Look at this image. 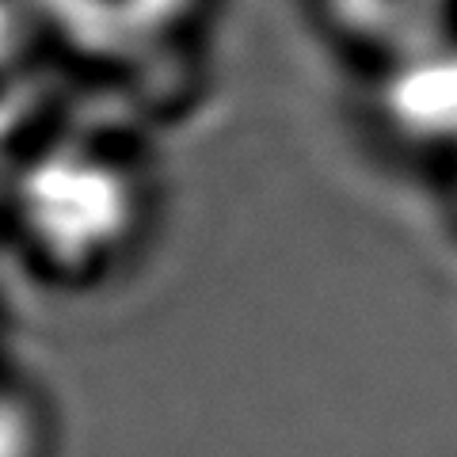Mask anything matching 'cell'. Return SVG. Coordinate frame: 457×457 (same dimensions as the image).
<instances>
[{
    "label": "cell",
    "instance_id": "1",
    "mask_svg": "<svg viewBox=\"0 0 457 457\" xmlns=\"http://www.w3.org/2000/svg\"><path fill=\"white\" fill-rule=\"evenodd\" d=\"M12 206L31 248L65 275L104 267L141 225L134 171L88 141H54L12 176Z\"/></svg>",
    "mask_w": 457,
    "mask_h": 457
},
{
    "label": "cell",
    "instance_id": "2",
    "mask_svg": "<svg viewBox=\"0 0 457 457\" xmlns=\"http://www.w3.org/2000/svg\"><path fill=\"white\" fill-rule=\"evenodd\" d=\"M35 20L96 62H134L161 50L198 0H31Z\"/></svg>",
    "mask_w": 457,
    "mask_h": 457
},
{
    "label": "cell",
    "instance_id": "3",
    "mask_svg": "<svg viewBox=\"0 0 457 457\" xmlns=\"http://www.w3.org/2000/svg\"><path fill=\"white\" fill-rule=\"evenodd\" d=\"M381 111L393 130L420 145L457 149V46L450 38L389 57Z\"/></svg>",
    "mask_w": 457,
    "mask_h": 457
},
{
    "label": "cell",
    "instance_id": "4",
    "mask_svg": "<svg viewBox=\"0 0 457 457\" xmlns=\"http://www.w3.org/2000/svg\"><path fill=\"white\" fill-rule=\"evenodd\" d=\"M343 35L389 57L446 38L457 0H324Z\"/></svg>",
    "mask_w": 457,
    "mask_h": 457
},
{
    "label": "cell",
    "instance_id": "5",
    "mask_svg": "<svg viewBox=\"0 0 457 457\" xmlns=\"http://www.w3.org/2000/svg\"><path fill=\"white\" fill-rule=\"evenodd\" d=\"M35 423L20 396L0 389V457H31Z\"/></svg>",
    "mask_w": 457,
    "mask_h": 457
},
{
    "label": "cell",
    "instance_id": "6",
    "mask_svg": "<svg viewBox=\"0 0 457 457\" xmlns=\"http://www.w3.org/2000/svg\"><path fill=\"white\" fill-rule=\"evenodd\" d=\"M31 16H35L31 0H0V65L20 54Z\"/></svg>",
    "mask_w": 457,
    "mask_h": 457
},
{
    "label": "cell",
    "instance_id": "7",
    "mask_svg": "<svg viewBox=\"0 0 457 457\" xmlns=\"http://www.w3.org/2000/svg\"><path fill=\"white\" fill-rule=\"evenodd\" d=\"M0 183H4V145H0Z\"/></svg>",
    "mask_w": 457,
    "mask_h": 457
}]
</instances>
